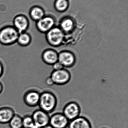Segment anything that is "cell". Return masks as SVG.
Instances as JSON below:
<instances>
[{
    "mask_svg": "<svg viewBox=\"0 0 128 128\" xmlns=\"http://www.w3.org/2000/svg\"><path fill=\"white\" fill-rule=\"evenodd\" d=\"M57 104L56 97L51 92L46 91L40 93L38 106L41 110L49 114L54 111Z\"/></svg>",
    "mask_w": 128,
    "mask_h": 128,
    "instance_id": "6da1fadb",
    "label": "cell"
},
{
    "mask_svg": "<svg viewBox=\"0 0 128 128\" xmlns=\"http://www.w3.org/2000/svg\"><path fill=\"white\" fill-rule=\"evenodd\" d=\"M19 34L13 26H4L0 29V44L5 46L13 45L17 43Z\"/></svg>",
    "mask_w": 128,
    "mask_h": 128,
    "instance_id": "7a4b0ae2",
    "label": "cell"
},
{
    "mask_svg": "<svg viewBox=\"0 0 128 128\" xmlns=\"http://www.w3.org/2000/svg\"><path fill=\"white\" fill-rule=\"evenodd\" d=\"M65 34L59 27L55 26L46 34L47 41L52 46H59L62 43Z\"/></svg>",
    "mask_w": 128,
    "mask_h": 128,
    "instance_id": "3957f363",
    "label": "cell"
},
{
    "mask_svg": "<svg viewBox=\"0 0 128 128\" xmlns=\"http://www.w3.org/2000/svg\"><path fill=\"white\" fill-rule=\"evenodd\" d=\"M55 19L52 16L45 15L43 18L36 22V27L39 32L46 34L55 27Z\"/></svg>",
    "mask_w": 128,
    "mask_h": 128,
    "instance_id": "277c9868",
    "label": "cell"
},
{
    "mask_svg": "<svg viewBox=\"0 0 128 128\" xmlns=\"http://www.w3.org/2000/svg\"><path fill=\"white\" fill-rule=\"evenodd\" d=\"M34 124L40 128H42L49 124L50 116L49 114L41 109L35 110L31 115Z\"/></svg>",
    "mask_w": 128,
    "mask_h": 128,
    "instance_id": "5b68a950",
    "label": "cell"
},
{
    "mask_svg": "<svg viewBox=\"0 0 128 128\" xmlns=\"http://www.w3.org/2000/svg\"><path fill=\"white\" fill-rule=\"evenodd\" d=\"M81 109L79 104L74 102L67 104L63 110V114L69 121L80 116Z\"/></svg>",
    "mask_w": 128,
    "mask_h": 128,
    "instance_id": "8992f818",
    "label": "cell"
},
{
    "mask_svg": "<svg viewBox=\"0 0 128 128\" xmlns=\"http://www.w3.org/2000/svg\"><path fill=\"white\" fill-rule=\"evenodd\" d=\"M50 77L54 84L63 85L69 82L70 80L71 74L68 70L63 68L56 70H54Z\"/></svg>",
    "mask_w": 128,
    "mask_h": 128,
    "instance_id": "52a82bcc",
    "label": "cell"
},
{
    "mask_svg": "<svg viewBox=\"0 0 128 128\" xmlns=\"http://www.w3.org/2000/svg\"><path fill=\"white\" fill-rule=\"evenodd\" d=\"M70 121L62 113H56L50 118L49 124L53 128H66Z\"/></svg>",
    "mask_w": 128,
    "mask_h": 128,
    "instance_id": "ba28073f",
    "label": "cell"
},
{
    "mask_svg": "<svg viewBox=\"0 0 128 128\" xmlns=\"http://www.w3.org/2000/svg\"><path fill=\"white\" fill-rule=\"evenodd\" d=\"M13 24V26L19 34L26 32L29 28V20L23 14L16 16L14 19Z\"/></svg>",
    "mask_w": 128,
    "mask_h": 128,
    "instance_id": "9c48e42d",
    "label": "cell"
},
{
    "mask_svg": "<svg viewBox=\"0 0 128 128\" xmlns=\"http://www.w3.org/2000/svg\"><path fill=\"white\" fill-rule=\"evenodd\" d=\"M40 93L37 90H31L26 92L23 96L25 104L31 107L38 106L40 100Z\"/></svg>",
    "mask_w": 128,
    "mask_h": 128,
    "instance_id": "30bf717a",
    "label": "cell"
},
{
    "mask_svg": "<svg viewBox=\"0 0 128 128\" xmlns=\"http://www.w3.org/2000/svg\"><path fill=\"white\" fill-rule=\"evenodd\" d=\"M58 62L64 67L69 68L74 65L76 58L73 53L68 51H63L58 54Z\"/></svg>",
    "mask_w": 128,
    "mask_h": 128,
    "instance_id": "8fae6325",
    "label": "cell"
},
{
    "mask_svg": "<svg viewBox=\"0 0 128 128\" xmlns=\"http://www.w3.org/2000/svg\"><path fill=\"white\" fill-rule=\"evenodd\" d=\"M68 128H92L90 121L84 116H79L69 122Z\"/></svg>",
    "mask_w": 128,
    "mask_h": 128,
    "instance_id": "7c38bea8",
    "label": "cell"
},
{
    "mask_svg": "<svg viewBox=\"0 0 128 128\" xmlns=\"http://www.w3.org/2000/svg\"><path fill=\"white\" fill-rule=\"evenodd\" d=\"M41 57L42 60L45 64L53 65L58 62V54L54 50L47 49L43 52Z\"/></svg>",
    "mask_w": 128,
    "mask_h": 128,
    "instance_id": "4fadbf2b",
    "label": "cell"
},
{
    "mask_svg": "<svg viewBox=\"0 0 128 128\" xmlns=\"http://www.w3.org/2000/svg\"><path fill=\"white\" fill-rule=\"evenodd\" d=\"M15 110L11 107L4 106L0 108V124H7L16 114Z\"/></svg>",
    "mask_w": 128,
    "mask_h": 128,
    "instance_id": "5bb4252c",
    "label": "cell"
},
{
    "mask_svg": "<svg viewBox=\"0 0 128 128\" xmlns=\"http://www.w3.org/2000/svg\"><path fill=\"white\" fill-rule=\"evenodd\" d=\"M74 20L70 16H65L62 19L59 23V28L64 33L72 31L75 26Z\"/></svg>",
    "mask_w": 128,
    "mask_h": 128,
    "instance_id": "9a60e30c",
    "label": "cell"
},
{
    "mask_svg": "<svg viewBox=\"0 0 128 128\" xmlns=\"http://www.w3.org/2000/svg\"><path fill=\"white\" fill-rule=\"evenodd\" d=\"M29 16L31 18L37 22L41 19L46 15L43 8L39 6H34L30 9Z\"/></svg>",
    "mask_w": 128,
    "mask_h": 128,
    "instance_id": "2e32d148",
    "label": "cell"
},
{
    "mask_svg": "<svg viewBox=\"0 0 128 128\" xmlns=\"http://www.w3.org/2000/svg\"><path fill=\"white\" fill-rule=\"evenodd\" d=\"M32 41L31 36L29 33L23 32L19 34L17 43L22 47H26L29 46Z\"/></svg>",
    "mask_w": 128,
    "mask_h": 128,
    "instance_id": "e0dca14e",
    "label": "cell"
},
{
    "mask_svg": "<svg viewBox=\"0 0 128 128\" xmlns=\"http://www.w3.org/2000/svg\"><path fill=\"white\" fill-rule=\"evenodd\" d=\"M70 6L69 0H55L54 7L55 10L60 13L66 12Z\"/></svg>",
    "mask_w": 128,
    "mask_h": 128,
    "instance_id": "ac0fdd59",
    "label": "cell"
},
{
    "mask_svg": "<svg viewBox=\"0 0 128 128\" xmlns=\"http://www.w3.org/2000/svg\"><path fill=\"white\" fill-rule=\"evenodd\" d=\"M10 128H23L22 116L16 114L8 123Z\"/></svg>",
    "mask_w": 128,
    "mask_h": 128,
    "instance_id": "d6986e66",
    "label": "cell"
},
{
    "mask_svg": "<svg viewBox=\"0 0 128 128\" xmlns=\"http://www.w3.org/2000/svg\"><path fill=\"white\" fill-rule=\"evenodd\" d=\"M23 127L31 128L34 125L31 115H26L22 116Z\"/></svg>",
    "mask_w": 128,
    "mask_h": 128,
    "instance_id": "ffe728a7",
    "label": "cell"
},
{
    "mask_svg": "<svg viewBox=\"0 0 128 128\" xmlns=\"http://www.w3.org/2000/svg\"><path fill=\"white\" fill-rule=\"evenodd\" d=\"M53 68L54 70H60L64 68V67L62 66V65L60 64L58 62L53 65Z\"/></svg>",
    "mask_w": 128,
    "mask_h": 128,
    "instance_id": "44dd1931",
    "label": "cell"
},
{
    "mask_svg": "<svg viewBox=\"0 0 128 128\" xmlns=\"http://www.w3.org/2000/svg\"><path fill=\"white\" fill-rule=\"evenodd\" d=\"M46 83L48 86H52L53 84H54V83L50 76L46 80Z\"/></svg>",
    "mask_w": 128,
    "mask_h": 128,
    "instance_id": "7402d4cb",
    "label": "cell"
},
{
    "mask_svg": "<svg viewBox=\"0 0 128 128\" xmlns=\"http://www.w3.org/2000/svg\"><path fill=\"white\" fill-rule=\"evenodd\" d=\"M4 70V66L2 63L0 61V78L3 75Z\"/></svg>",
    "mask_w": 128,
    "mask_h": 128,
    "instance_id": "603a6c76",
    "label": "cell"
},
{
    "mask_svg": "<svg viewBox=\"0 0 128 128\" xmlns=\"http://www.w3.org/2000/svg\"><path fill=\"white\" fill-rule=\"evenodd\" d=\"M4 90V86L2 83L0 81V94L2 93Z\"/></svg>",
    "mask_w": 128,
    "mask_h": 128,
    "instance_id": "cb8c5ba5",
    "label": "cell"
},
{
    "mask_svg": "<svg viewBox=\"0 0 128 128\" xmlns=\"http://www.w3.org/2000/svg\"><path fill=\"white\" fill-rule=\"evenodd\" d=\"M53 128L49 124L48 125L46 126H45V127H43V128Z\"/></svg>",
    "mask_w": 128,
    "mask_h": 128,
    "instance_id": "d4e9b609",
    "label": "cell"
},
{
    "mask_svg": "<svg viewBox=\"0 0 128 128\" xmlns=\"http://www.w3.org/2000/svg\"><path fill=\"white\" fill-rule=\"evenodd\" d=\"M39 128V127H38L37 126L35 125H34V126H32V128Z\"/></svg>",
    "mask_w": 128,
    "mask_h": 128,
    "instance_id": "484cf974",
    "label": "cell"
},
{
    "mask_svg": "<svg viewBox=\"0 0 128 128\" xmlns=\"http://www.w3.org/2000/svg\"></svg>",
    "mask_w": 128,
    "mask_h": 128,
    "instance_id": "4316f807",
    "label": "cell"
},
{
    "mask_svg": "<svg viewBox=\"0 0 128 128\" xmlns=\"http://www.w3.org/2000/svg\"></svg>",
    "mask_w": 128,
    "mask_h": 128,
    "instance_id": "83f0119b",
    "label": "cell"
},
{
    "mask_svg": "<svg viewBox=\"0 0 128 128\" xmlns=\"http://www.w3.org/2000/svg\"></svg>",
    "mask_w": 128,
    "mask_h": 128,
    "instance_id": "f1b7e54d",
    "label": "cell"
}]
</instances>
